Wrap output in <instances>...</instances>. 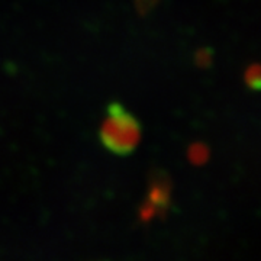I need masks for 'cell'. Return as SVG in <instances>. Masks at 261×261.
Listing matches in <instances>:
<instances>
[{
  "label": "cell",
  "mask_w": 261,
  "mask_h": 261,
  "mask_svg": "<svg viewBox=\"0 0 261 261\" xmlns=\"http://www.w3.org/2000/svg\"><path fill=\"white\" fill-rule=\"evenodd\" d=\"M102 144L113 154H130L141 140V126L137 118L119 103L108 106L99 130Z\"/></svg>",
  "instance_id": "1"
},
{
  "label": "cell",
  "mask_w": 261,
  "mask_h": 261,
  "mask_svg": "<svg viewBox=\"0 0 261 261\" xmlns=\"http://www.w3.org/2000/svg\"><path fill=\"white\" fill-rule=\"evenodd\" d=\"M245 82L252 89H258V86H260V70H258L257 65H254V67L247 70Z\"/></svg>",
  "instance_id": "2"
}]
</instances>
